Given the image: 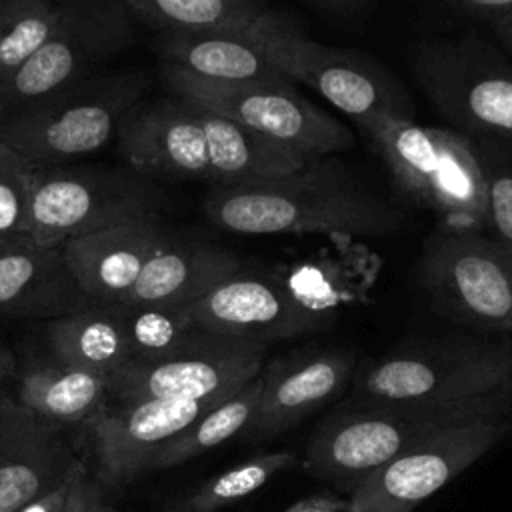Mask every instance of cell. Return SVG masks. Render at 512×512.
Masks as SVG:
<instances>
[{"label":"cell","instance_id":"cell-1","mask_svg":"<svg viewBox=\"0 0 512 512\" xmlns=\"http://www.w3.org/2000/svg\"><path fill=\"white\" fill-rule=\"evenodd\" d=\"M206 218L232 234L386 236L402 214L356 182L336 160H312L278 178L212 186Z\"/></svg>","mask_w":512,"mask_h":512},{"label":"cell","instance_id":"cell-2","mask_svg":"<svg viewBox=\"0 0 512 512\" xmlns=\"http://www.w3.org/2000/svg\"><path fill=\"white\" fill-rule=\"evenodd\" d=\"M512 410L510 386L454 402L338 404L306 444L304 468L348 494L376 468L424 440L476 420Z\"/></svg>","mask_w":512,"mask_h":512},{"label":"cell","instance_id":"cell-3","mask_svg":"<svg viewBox=\"0 0 512 512\" xmlns=\"http://www.w3.org/2000/svg\"><path fill=\"white\" fill-rule=\"evenodd\" d=\"M360 128L396 188L440 218L442 228L486 232L482 158L464 132L406 116H384Z\"/></svg>","mask_w":512,"mask_h":512},{"label":"cell","instance_id":"cell-4","mask_svg":"<svg viewBox=\"0 0 512 512\" xmlns=\"http://www.w3.org/2000/svg\"><path fill=\"white\" fill-rule=\"evenodd\" d=\"M146 90L142 70L102 72L12 112L0 140L32 166L70 164L118 138L122 120Z\"/></svg>","mask_w":512,"mask_h":512},{"label":"cell","instance_id":"cell-5","mask_svg":"<svg viewBox=\"0 0 512 512\" xmlns=\"http://www.w3.org/2000/svg\"><path fill=\"white\" fill-rule=\"evenodd\" d=\"M250 30L288 78L310 86L358 126L384 116L412 118L414 108L402 84L374 58L324 46L268 8Z\"/></svg>","mask_w":512,"mask_h":512},{"label":"cell","instance_id":"cell-6","mask_svg":"<svg viewBox=\"0 0 512 512\" xmlns=\"http://www.w3.org/2000/svg\"><path fill=\"white\" fill-rule=\"evenodd\" d=\"M352 404L454 402L512 386L508 342H468L410 348L374 360L352 374Z\"/></svg>","mask_w":512,"mask_h":512},{"label":"cell","instance_id":"cell-7","mask_svg":"<svg viewBox=\"0 0 512 512\" xmlns=\"http://www.w3.org/2000/svg\"><path fill=\"white\" fill-rule=\"evenodd\" d=\"M172 96L218 112L286 148L320 160L352 146V132L302 96L294 82H216L160 64Z\"/></svg>","mask_w":512,"mask_h":512},{"label":"cell","instance_id":"cell-8","mask_svg":"<svg viewBox=\"0 0 512 512\" xmlns=\"http://www.w3.org/2000/svg\"><path fill=\"white\" fill-rule=\"evenodd\" d=\"M136 174L90 164L34 166L30 238L42 246H62L66 240L158 214V196Z\"/></svg>","mask_w":512,"mask_h":512},{"label":"cell","instance_id":"cell-9","mask_svg":"<svg viewBox=\"0 0 512 512\" xmlns=\"http://www.w3.org/2000/svg\"><path fill=\"white\" fill-rule=\"evenodd\" d=\"M414 76L432 106L452 124L512 142V64L476 36L422 42Z\"/></svg>","mask_w":512,"mask_h":512},{"label":"cell","instance_id":"cell-10","mask_svg":"<svg viewBox=\"0 0 512 512\" xmlns=\"http://www.w3.org/2000/svg\"><path fill=\"white\" fill-rule=\"evenodd\" d=\"M418 278L436 308L482 330H512V248L474 230L438 228Z\"/></svg>","mask_w":512,"mask_h":512},{"label":"cell","instance_id":"cell-11","mask_svg":"<svg viewBox=\"0 0 512 512\" xmlns=\"http://www.w3.org/2000/svg\"><path fill=\"white\" fill-rule=\"evenodd\" d=\"M134 20L120 0H58L50 38L14 78L4 82L12 112L102 74L132 46Z\"/></svg>","mask_w":512,"mask_h":512},{"label":"cell","instance_id":"cell-12","mask_svg":"<svg viewBox=\"0 0 512 512\" xmlns=\"http://www.w3.org/2000/svg\"><path fill=\"white\" fill-rule=\"evenodd\" d=\"M268 344L232 338L208 330L176 354L154 360H130L106 376L110 398L128 400H200L232 394L256 378L266 362Z\"/></svg>","mask_w":512,"mask_h":512},{"label":"cell","instance_id":"cell-13","mask_svg":"<svg viewBox=\"0 0 512 512\" xmlns=\"http://www.w3.org/2000/svg\"><path fill=\"white\" fill-rule=\"evenodd\" d=\"M502 418L440 432L370 472L348 498V512H412L484 456L506 432Z\"/></svg>","mask_w":512,"mask_h":512},{"label":"cell","instance_id":"cell-14","mask_svg":"<svg viewBox=\"0 0 512 512\" xmlns=\"http://www.w3.org/2000/svg\"><path fill=\"white\" fill-rule=\"evenodd\" d=\"M186 310L198 328L262 344L318 332L330 324L302 306L280 276L242 268Z\"/></svg>","mask_w":512,"mask_h":512},{"label":"cell","instance_id":"cell-15","mask_svg":"<svg viewBox=\"0 0 512 512\" xmlns=\"http://www.w3.org/2000/svg\"><path fill=\"white\" fill-rule=\"evenodd\" d=\"M232 394L200 400H128L114 406L108 402L88 422L100 482L124 484L146 472L148 458L166 440Z\"/></svg>","mask_w":512,"mask_h":512},{"label":"cell","instance_id":"cell-16","mask_svg":"<svg viewBox=\"0 0 512 512\" xmlns=\"http://www.w3.org/2000/svg\"><path fill=\"white\" fill-rule=\"evenodd\" d=\"M118 146L142 176L212 184L210 144L196 104L178 96L140 100L122 120Z\"/></svg>","mask_w":512,"mask_h":512},{"label":"cell","instance_id":"cell-17","mask_svg":"<svg viewBox=\"0 0 512 512\" xmlns=\"http://www.w3.org/2000/svg\"><path fill=\"white\" fill-rule=\"evenodd\" d=\"M354 366V354L338 348H308L276 356L260 370L262 394L242 432L244 438L262 442L284 434L338 396L350 384Z\"/></svg>","mask_w":512,"mask_h":512},{"label":"cell","instance_id":"cell-18","mask_svg":"<svg viewBox=\"0 0 512 512\" xmlns=\"http://www.w3.org/2000/svg\"><path fill=\"white\" fill-rule=\"evenodd\" d=\"M82 466L56 422L0 398V512H16Z\"/></svg>","mask_w":512,"mask_h":512},{"label":"cell","instance_id":"cell-19","mask_svg":"<svg viewBox=\"0 0 512 512\" xmlns=\"http://www.w3.org/2000/svg\"><path fill=\"white\" fill-rule=\"evenodd\" d=\"M170 234L160 214H154L66 240L62 252L90 302L120 304Z\"/></svg>","mask_w":512,"mask_h":512},{"label":"cell","instance_id":"cell-20","mask_svg":"<svg viewBox=\"0 0 512 512\" xmlns=\"http://www.w3.org/2000/svg\"><path fill=\"white\" fill-rule=\"evenodd\" d=\"M88 304L62 246H42L24 238L0 250L2 318L56 320Z\"/></svg>","mask_w":512,"mask_h":512},{"label":"cell","instance_id":"cell-21","mask_svg":"<svg viewBox=\"0 0 512 512\" xmlns=\"http://www.w3.org/2000/svg\"><path fill=\"white\" fill-rule=\"evenodd\" d=\"M160 64L216 82H294L256 40L250 24L220 30H166L154 36Z\"/></svg>","mask_w":512,"mask_h":512},{"label":"cell","instance_id":"cell-22","mask_svg":"<svg viewBox=\"0 0 512 512\" xmlns=\"http://www.w3.org/2000/svg\"><path fill=\"white\" fill-rule=\"evenodd\" d=\"M242 268L240 258L218 244L178 238L174 232L154 250L124 306H188Z\"/></svg>","mask_w":512,"mask_h":512},{"label":"cell","instance_id":"cell-23","mask_svg":"<svg viewBox=\"0 0 512 512\" xmlns=\"http://www.w3.org/2000/svg\"><path fill=\"white\" fill-rule=\"evenodd\" d=\"M198 110L210 144L212 186L278 178L312 162L218 112Z\"/></svg>","mask_w":512,"mask_h":512},{"label":"cell","instance_id":"cell-24","mask_svg":"<svg viewBox=\"0 0 512 512\" xmlns=\"http://www.w3.org/2000/svg\"><path fill=\"white\" fill-rule=\"evenodd\" d=\"M48 344L58 362L108 376L132 360L120 308L96 304L50 320Z\"/></svg>","mask_w":512,"mask_h":512},{"label":"cell","instance_id":"cell-25","mask_svg":"<svg viewBox=\"0 0 512 512\" xmlns=\"http://www.w3.org/2000/svg\"><path fill=\"white\" fill-rule=\"evenodd\" d=\"M110 400L104 376L58 360L28 368L16 396L18 404L56 424H88Z\"/></svg>","mask_w":512,"mask_h":512},{"label":"cell","instance_id":"cell-26","mask_svg":"<svg viewBox=\"0 0 512 512\" xmlns=\"http://www.w3.org/2000/svg\"><path fill=\"white\" fill-rule=\"evenodd\" d=\"M262 394V374L246 382L238 392L210 408L180 434L166 440L146 464V470L178 466L198 454H204L232 436H238L250 424Z\"/></svg>","mask_w":512,"mask_h":512},{"label":"cell","instance_id":"cell-27","mask_svg":"<svg viewBox=\"0 0 512 512\" xmlns=\"http://www.w3.org/2000/svg\"><path fill=\"white\" fill-rule=\"evenodd\" d=\"M158 32L244 28L266 8L258 0H120Z\"/></svg>","mask_w":512,"mask_h":512},{"label":"cell","instance_id":"cell-28","mask_svg":"<svg viewBox=\"0 0 512 512\" xmlns=\"http://www.w3.org/2000/svg\"><path fill=\"white\" fill-rule=\"evenodd\" d=\"M58 0H0V82L14 78L46 44Z\"/></svg>","mask_w":512,"mask_h":512},{"label":"cell","instance_id":"cell-29","mask_svg":"<svg viewBox=\"0 0 512 512\" xmlns=\"http://www.w3.org/2000/svg\"><path fill=\"white\" fill-rule=\"evenodd\" d=\"M116 306L122 314L132 360L138 362L168 358L190 344L202 330L192 322L186 306Z\"/></svg>","mask_w":512,"mask_h":512},{"label":"cell","instance_id":"cell-30","mask_svg":"<svg viewBox=\"0 0 512 512\" xmlns=\"http://www.w3.org/2000/svg\"><path fill=\"white\" fill-rule=\"evenodd\" d=\"M294 452H270L240 462L218 476L206 480L184 504L186 512H216L244 496L256 492L274 474L294 466Z\"/></svg>","mask_w":512,"mask_h":512},{"label":"cell","instance_id":"cell-31","mask_svg":"<svg viewBox=\"0 0 512 512\" xmlns=\"http://www.w3.org/2000/svg\"><path fill=\"white\" fill-rule=\"evenodd\" d=\"M34 166L0 140V240L30 238V180Z\"/></svg>","mask_w":512,"mask_h":512},{"label":"cell","instance_id":"cell-32","mask_svg":"<svg viewBox=\"0 0 512 512\" xmlns=\"http://www.w3.org/2000/svg\"><path fill=\"white\" fill-rule=\"evenodd\" d=\"M484 206L486 232L512 248V170L504 166L484 164Z\"/></svg>","mask_w":512,"mask_h":512},{"label":"cell","instance_id":"cell-33","mask_svg":"<svg viewBox=\"0 0 512 512\" xmlns=\"http://www.w3.org/2000/svg\"><path fill=\"white\" fill-rule=\"evenodd\" d=\"M104 506V498L98 482L88 476L86 466L80 468L70 484L64 512H100Z\"/></svg>","mask_w":512,"mask_h":512},{"label":"cell","instance_id":"cell-34","mask_svg":"<svg viewBox=\"0 0 512 512\" xmlns=\"http://www.w3.org/2000/svg\"><path fill=\"white\" fill-rule=\"evenodd\" d=\"M440 2H444L450 10L458 14L480 18L486 22L512 14V0H440Z\"/></svg>","mask_w":512,"mask_h":512},{"label":"cell","instance_id":"cell-35","mask_svg":"<svg viewBox=\"0 0 512 512\" xmlns=\"http://www.w3.org/2000/svg\"><path fill=\"white\" fill-rule=\"evenodd\" d=\"M84 468V466H82ZM80 470V468H78ZM76 470V472H78ZM74 472V474H76ZM74 474L64 480L62 484H58L56 488L44 492L42 496L26 502L24 506H20L16 512H64V504H66V496H68V490H70V484H72V478Z\"/></svg>","mask_w":512,"mask_h":512},{"label":"cell","instance_id":"cell-36","mask_svg":"<svg viewBox=\"0 0 512 512\" xmlns=\"http://www.w3.org/2000/svg\"><path fill=\"white\" fill-rule=\"evenodd\" d=\"M348 498H340L330 492L306 496L282 512H348Z\"/></svg>","mask_w":512,"mask_h":512},{"label":"cell","instance_id":"cell-37","mask_svg":"<svg viewBox=\"0 0 512 512\" xmlns=\"http://www.w3.org/2000/svg\"><path fill=\"white\" fill-rule=\"evenodd\" d=\"M306 4L338 18H354L368 10L374 0H304Z\"/></svg>","mask_w":512,"mask_h":512},{"label":"cell","instance_id":"cell-38","mask_svg":"<svg viewBox=\"0 0 512 512\" xmlns=\"http://www.w3.org/2000/svg\"><path fill=\"white\" fill-rule=\"evenodd\" d=\"M488 24H490L492 32L496 34V38L500 40V44L508 50V54H512V14L500 16Z\"/></svg>","mask_w":512,"mask_h":512},{"label":"cell","instance_id":"cell-39","mask_svg":"<svg viewBox=\"0 0 512 512\" xmlns=\"http://www.w3.org/2000/svg\"><path fill=\"white\" fill-rule=\"evenodd\" d=\"M14 370H16L14 356H12V352L6 348V344L0 338V390H2L4 382L14 374Z\"/></svg>","mask_w":512,"mask_h":512},{"label":"cell","instance_id":"cell-40","mask_svg":"<svg viewBox=\"0 0 512 512\" xmlns=\"http://www.w3.org/2000/svg\"><path fill=\"white\" fill-rule=\"evenodd\" d=\"M10 116H12V104H10V100H8L4 82H0V134H2L6 122L10 120Z\"/></svg>","mask_w":512,"mask_h":512},{"label":"cell","instance_id":"cell-41","mask_svg":"<svg viewBox=\"0 0 512 512\" xmlns=\"http://www.w3.org/2000/svg\"><path fill=\"white\" fill-rule=\"evenodd\" d=\"M100 512H118V510H116V508H112V506H108V504H104Z\"/></svg>","mask_w":512,"mask_h":512},{"label":"cell","instance_id":"cell-42","mask_svg":"<svg viewBox=\"0 0 512 512\" xmlns=\"http://www.w3.org/2000/svg\"><path fill=\"white\" fill-rule=\"evenodd\" d=\"M6 244H10V242H6V240H0V250H2Z\"/></svg>","mask_w":512,"mask_h":512}]
</instances>
